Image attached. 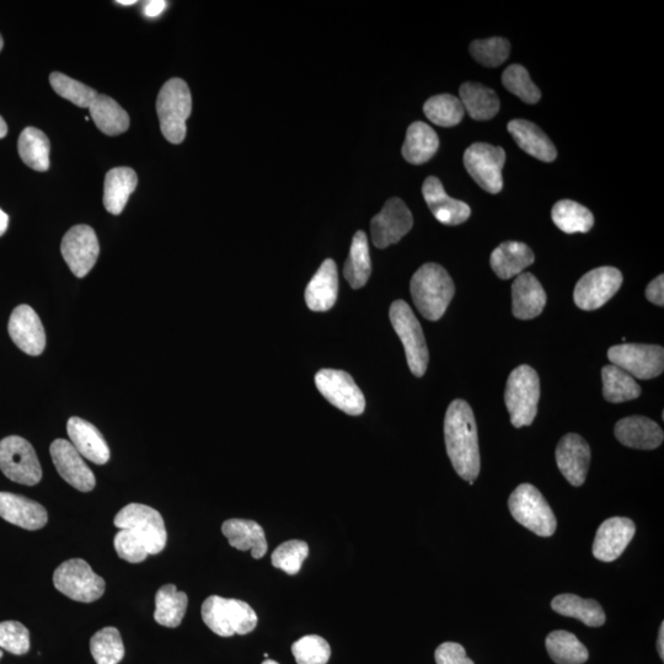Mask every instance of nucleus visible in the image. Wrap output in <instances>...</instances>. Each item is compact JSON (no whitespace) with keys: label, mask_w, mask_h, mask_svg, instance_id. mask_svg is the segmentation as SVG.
I'll return each mask as SVG.
<instances>
[{"label":"nucleus","mask_w":664,"mask_h":664,"mask_svg":"<svg viewBox=\"0 0 664 664\" xmlns=\"http://www.w3.org/2000/svg\"><path fill=\"white\" fill-rule=\"evenodd\" d=\"M444 439L449 459L460 478L475 481L480 474L478 426L470 405L454 400L444 420Z\"/></svg>","instance_id":"f257e3e1"},{"label":"nucleus","mask_w":664,"mask_h":664,"mask_svg":"<svg viewBox=\"0 0 664 664\" xmlns=\"http://www.w3.org/2000/svg\"><path fill=\"white\" fill-rule=\"evenodd\" d=\"M410 289L416 308L423 318L431 321L443 317L455 294L452 277L437 264L420 267L412 277Z\"/></svg>","instance_id":"f03ea898"},{"label":"nucleus","mask_w":664,"mask_h":664,"mask_svg":"<svg viewBox=\"0 0 664 664\" xmlns=\"http://www.w3.org/2000/svg\"><path fill=\"white\" fill-rule=\"evenodd\" d=\"M192 111V98L189 85L180 78L168 80L160 89L157 99V112L160 130L170 143L185 141L186 121Z\"/></svg>","instance_id":"7ed1b4c3"},{"label":"nucleus","mask_w":664,"mask_h":664,"mask_svg":"<svg viewBox=\"0 0 664 664\" xmlns=\"http://www.w3.org/2000/svg\"><path fill=\"white\" fill-rule=\"evenodd\" d=\"M202 619L214 634L222 637L246 635L257 626V615L248 603L211 596L202 604Z\"/></svg>","instance_id":"20e7f679"},{"label":"nucleus","mask_w":664,"mask_h":664,"mask_svg":"<svg viewBox=\"0 0 664 664\" xmlns=\"http://www.w3.org/2000/svg\"><path fill=\"white\" fill-rule=\"evenodd\" d=\"M540 380L532 367L519 366L508 377L505 401L516 428L532 425L538 414Z\"/></svg>","instance_id":"39448f33"},{"label":"nucleus","mask_w":664,"mask_h":664,"mask_svg":"<svg viewBox=\"0 0 664 664\" xmlns=\"http://www.w3.org/2000/svg\"><path fill=\"white\" fill-rule=\"evenodd\" d=\"M514 519L539 537L554 535L558 522L542 492L530 484H522L512 492L508 501Z\"/></svg>","instance_id":"423d86ee"},{"label":"nucleus","mask_w":664,"mask_h":664,"mask_svg":"<svg viewBox=\"0 0 664 664\" xmlns=\"http://www.w3.org/2000/svg\"><path fill=\"white\" fill-rule=\"evenodd\" d=\"M390 321L405 348L409 368L416 377H423L427 371L428 348L420 321L415 317L410 305L404 301H395L390 307Z\"/></svg>","instance_id":"0eeeda50"},{"label":"nucleus","mask_w":664,"mask_h":664,"mask_svg":"<svg viewBox=\"0 0 664 664\" xmlns=\"http://www.w3.org/2000/svg\"><path fill=\"white\" fill-rule=\"evenodd\" d=\"M53 585L76 602L93 603L105 593L104 578L96 575L82 559H71L58 566L53 574Z\"/></svg>","instance_id":"6e6552de"},{"label":"nucleus","mask_w":664,"mask_h":664,"mask_svg":"<svg viewBox=\"0 0 664 664\" xmlns=\"http://www.w3.org/2000/svg\"><path fill=\"white\" fill-rule=\"evenodd\" d=\"M114 523L117 528L136 534L146 545L149 555H157L165 549L168 533L162 514L154 508L131 503L116 514Z\"/></svg>","instance_id":"1a4fd4ad"},{"label":"nucleus","mask_w":664,"mask_h":664,"mask_svg":"<svg viewBox=\"0 0 664 664\" xmlns=\"http://www.w3.org/2000/svg\"><path fill=\"white\" fill-rule=\"evenodd\" d=\"M0 469L8 479L26 486H34L42 479V468L34 447L19 436L0 442Z\"/></svg>","instance_id":"9d476101"},{"label":"nucleus","mask_w":664,"mask_h":664,"mask_svg":"<svg viewBox=\"0 0 664 664\" xmlns=\"http://www.w3.org/2000/svg\"><path fill=\"white\" fill-rule=\"evenodd\" d=\"M506 153L501 147L489 143H474L464 154V165L481 189L498 194L503 189L502 170Z\"/></svg>","instance_id":"9b49d317"},{"label":"nucleus","mask_w":664,"mask_h":664,"mask_svg":"<svg viewBox=\"0 0 664 664\" xmlns=\"http://www.w3.org/2000/svg\"><path fill=\"white\" fill-rule=\"evenodd\" d=\"M610 362L633 378L649 380L661 376L664 368L662 346L623 344L609 348Z\"/></svg>","instance_id":"f8f14e48"},{"label":"nucleus","mask_w":664,"mask_h":664,"mask_svg":"<svg viewBox=\"0 0 664 664\" xmlns=\"http://www.w3.org/2000/svg\"><path fill=\"white\" fill-rule=\"evenodd\" d=\"M315 384L321 395L335 408L347 415H362L366 399L350 374L337 369H321L315 376Z\"/></svg>","instance_id":"ddd939ff"},{"label":"nucleus","mask_w":664,"mask_h":664,"mask_svg":"<svg viewBox=\"0 0 664 664\" xmlns=\"http://www.w3.org/2000/svg\"><path fill=\"white\" fill-rule=\"evenodd\" d=\"M623 285V275L615 267H598L577 282L574 299L578 308L592 312L612 299Z\"/></svg>","instance_id":"4468645a"},{"label":"nucleus","mask_w":664,"mask_h":664,"mask_svg":"<svg viewBox=\"0 0 664 664\" xmlns=\"http://www.w3.org/2000/svg\"><path fill=\"white\" fill-rule=\"evenodd\" d=\"M61 251L74 276H87L98 261L100 253L99 240L94 229L85 224L69 229L63 237Z\"/></svg>","instance_id":"2eb2a0df"},{"label":"nucleus","mask_w":664,"mask_h":664,"mask_svg":"<svg viewBox=\"0 0 664 664\" xmlns=\"http://www.w3.org/2000/svg\"><path fill=\"white\" fill-rule=\"evenodd\" d=\"M414 227V217L400 198H390L383 210L372 219L373 244L378 249L399 243Z\"/></svg>","instance_id":"dca6fc26"},{"label":"nucleus","mask_w":664,"mask_h":664,"mask_svg":"<svg viewBox=\"0 0 664 664\" xmlns=\"http://www.w3.org/2000/svg\"><path fill=\"white\" fill-rule=\"evenodd\" d=\"M50 453L52 462L64 481L82 492H89L96 485L95 476L82 455L79 454L71 442L66 439H56L51 444Z\"/></svg>","instance_id":"f3484780"},{"label":"nucleus","mask_w":664,"mask_h":664,"mask_svg":"<svg viewBox=\"0 0 664 664\" xmlns=\"http://www.w3.org/2000/svg\"><path fill=\"white\" fill-rule=\"evenodd\" d=\"M8 331L21 351L40 356L45 351L46 334L39 315L29 305H19L10 315Z\"/></svg>","instance_id":"a211bd4d"},{"label":"nucleus","mask_w":664,"mask_h":664,"mask_svg":"<svg viewBox=\"0 0 664 664\" xmlns=\"http://www.w3.org/2000/svg\"><path fill=\"white\" fill-rule=\"evenodd\" d=\"M636 533V526L629 518H609L598 528L593 543V555L599 561L613 562L623 555Z\"/></svg>","instance_id":"6ab92c4d"},{"label":"nucleus","mask_w":664,"mask_h":664,"mask_svg":"<svg viewBox=\"0 0 664 664\" xmlns=\"http://www.w3.org/2000/svg\"><path fill=\"white\" fill-rule=\"evenodd\" d=\"M591 457L588 443L576 433L562 437L556 448V463L572 486L585 484Z\"/></svg>","instance_id":"aec40b11"},{"label":"nucleus","mask_w":664,"mask_h":664,"mask_svg":"<svg viewBox=\"0 0 664 664\" xmlns=\"http://www.w3.org/2000/svg\"><path fill=\"white\" fill-rule=\"evenodd\" d=\"M422 194L425 197L428 208L439 223L446 226H459L467 222L471 210L467 203L447 195L441 180L430 176L422 186Z\"/></svg>","instance_id":"412c9836"},{"label":"nucleus","mask_w":664,"mask_h":664,"mask_svg":"<svg viewBox=\"0 0 664 664\" xmlns=\"http://www.w3.org/2000/svg\"><path fill=\"white\" fill-rule=\"evenodd\" d=\"M0 517L26 530L44 528L48 521L47 511L40 503L9 492H0Z\"/></svg>","instance_id":"4be33fe9"},{"label":"nucleus","mask_w":664,"mask_h":664,"mask_svg":"<svg viewBox=\"0 0 664 664\" xmlns=\"http://www.w3.org/2000/svg\"><path fill=\"white\" fill-rule=\"evenodd\" d=\"M615 437L626 447L652 451L661 446L664 433L655 421L647 417L631 416L617 423Z\"/></svg>","instance_id":"5701e85b"},{"label":"nucleus","mask_w":664,"mask_h":664,"mask_svg":"<svg viewBox=\"0 0 664 664\" xmlns=\"http://www.w3.org/2000/svg\"><path fill=\"white\" fill-rule=\"evenodd\" d=\"M339 294V273L334 260L321 264L305 289V302L313 312H328L334 307Z\"/></svg>","instance_id":"b1692460"},{"label":"nucleus","mask_w":664,"mask_h":664,"mask_svg":"<svg viewBox=\"0 0 664 664\" xmlns=\"http://www.w3.org/2000/svg\"><path fill=\"white\" fill-rule=\"evenodd\" d=\"M67 432L73 447L83 458L98 465L109 462L110 448L98 428L90 422L72 417L67 423Z\"/></svg>","instance_id":"393cba45"},{"label":"nucleus","mask_w":664,"mask_h":664,"mask_svg":"<svg viewBox=\"0 0 664 664\" xmlns=\"http://www.w3.org/2000/svg\"><path fill=\"white\" fill-rule=\"evenodd\" d=\"M512 304L513 315L517 319L530 320L543 313L546 293L532 273H521L513 282Z\"/></svg>","instance_id":"a878e982"},{"label":"nucleus","mask_w":664,"mask_h":664,"mask_svg":"<svg viewBox=\"0 0 664 664\" xmlns=\"http://www.w3.org/2000/svg\"><path fill=\"white\" fill-rule=\"evenodd\" d=\"M222 533L230 546L240 551L250 550L256 560L264 558L269 549L264 528L254 521L228 519L223 523Z\"/></svg>","instance_id":"bb28decb"},{"label":"nucleus","mask_w":664,"mask_h":664,"mask_svg":"<svg viewBox=\"0 0 664 664\" xmlns=\"http://www.w3.org/2000/svg\"><path fill=\"white\" fill-rule=\"evenodd\" d=\"M508 132L524 152L545 163L554 162L558 151L549 137L535 125L527 120H513L508 123Z\"/></svg>","instance_id":"cd10ccee"},{"label":"nucleus","mask_w":664,"mask_h":664,"mask_svg":"<svg viewBox=\"0 0 664 664\" xmlns=\"http://www.w3.org/2000/svg\"><path fill=\"white\" fill-rule=\"evenodd\" d=\"M534 254L528 245L518 242H506L492 251L490 264L492 270L502 280H510L514 276H519L532 266Z\"/></svg>","instance_id":"c85d7f7f"},{"label":"nucleus","mask_w":664,"mask_h":664,"mask_svg":"<svg viewBox=\"0 0 664 664\" xmlns=\"http://www.w3.org/2000/svg\"><path fill=\"white\" fill-rule=\"evenodd\" d=\"M138 184L136 171L131 168H115L106 174L104 206L106 211L119 216L125 210L128 198Z\"/></svg>","instance_id":"c756f323"},{"label":"nucleus","mask_w":664,"mask_h":664,"mask_svg":"<svg viewBox=\"0 0 664 664\" xmlns=\"http://www.w3.org/2000/svg\"><path fill=\"white\" fill-rule=\"evenodd\" d=\"M89 112L96 127L107 136H120L130 128V116L110 96L98 94Z\"/></svg>","instance_id":"7c9ffc66"},{"label":"nucleus","mask_w":664,"mask_h":664,"mask_svg":"<svg viewBox=\"0 0 664 664\" xmlns=\"http://www.w3.org/2000/svg\"><path fill=\"white\" fill-rule=\"evenodd\" d=\"M439 139L431 126L423 122H414L408 128L403 146V157L409 163L420 165L427 163L438 151Z\"/></svg>","instance_id":"2f4dec72"},{"label":"nucleus","mask_w":664,"mask_h":664,"mask_svg":"<svg viewBox=\"0 0 664 664\" xmlns=\"http://www.w3.org/2000/svg\"><path fill=\"white\" fill-rule=\"evenodd\" d=\"M465 112L471 119L487 121L500 111V99L494 90L478 83H464L459 90Z\"/></svg>","instance_id":"473e14b6"},{"label":"nucleus","mask_w":664,"mask_h":664,"mask_svg":"<svg viewBox=\"0 0 664 664\" xmlns=\"http://www.w3.org/2000/svg\"><path fill=\"white\" fill-rule=\"evenodd\" d=\"M551 608L564 617L582 621L589 628H599L607 619L601 604L594 599H582L576 594H560L551 602Z\"/></svg>","instance_id":"72a5a7b5"},{"label":"nucleus","mask_w":664,"mask_h":664,"mask_svg":"<svg viewBox=\"0 0 664 664\" xmlns=\"http://www.w3.org/2000/svg\"><path fill=\"white\" fill-rule=\"evenodd\" d=\"M189 604L185 592H179L174 585H165L155 596L154 619L165 628H178L184 619Z\"/></svg>","instance_id":"f704fd0d"},{"label":"nucleus","mask_w":664,"mask_h":664,"mask_svg":"<svg viewBox=\"0 0 664 664\" xmlns=\"http://www.w3.org/2000/svg\"><path fill=\"white\" fill-rule=\"evenodd\" d=\"M18 149L21 160L36 171L50 169V139L39 128L26 127L19 137Z\"/></svg>","instance_id":"c9c22d12"},{"label":"nucleus","mask_w":664,"mask_h":664,"mask_svg":"<svg viewBox=\"0 0 664 664\" xmlns=\"http://www.w3.org/2000/svg\"><path fill=\"white\" fill-rule=\"evenodd\" d=\"M372 273L371 254L367 234L357 232L352 239L350 256L345 264L344 276L353 289H360L367 285Z\"/></svg>","instance_id":"e433bc0d"},{"label":"nucleus","mask_w":664,"mask_h":664,"mask_svg":"<svg viewBox=\"0 0 664 664\" xmlns=\"http://www.w3.org/2000/svg\"><path fill=\"white\" fill-rule=\"evenodd\" d=\"M546 650L558 664H583L588 661L587 647L569 631H553L546 637Z\"/></svg>","instance_id":"4c0bfd02"},{"label":"nucleus","mask_w":664,"mask_h":664,"mask_svg":"<svg viewBox=\"0 0 664 664\" xmlns=\"http://www.w3.org/2000/svg\"><path fill=\"white\" fill-rule=\"evenodd\" d=\"M603 396L609 403L620 404L635 400L641 395L640 385L623 369L610 364L602 371Z\"/></svg>","instance_id":"58836bf2"},{"label":"nucleus","mask_w":664,"mask_h":664,"mask_svg":"<svg viewBox=\"0 0 664 664\" xmlns=\"http://www.w3.org/2000/svg\"><path fill=\"white\" fill-rule=\"evenodd\" d=\"M551 218L555 226L566 234L587 233L594 224L592 212L571 200L556 203L551 211Z\"/></svg>","instance_id":"ea45409f"},{"label":"nucleus","mask_w":664,"mask_h":664,"mask_svg":"<svg viewBox=\"0 0 664 664\" xmlns=\"http://www.w3.org/2000/svg\"><path fill=\"white\" fill-rule=\"evenodd\" d=\"M423 112L428 120L441 127H453L462 122L465 110L457 96L441 94L426 101Z\"/></svg>","instance_id":"a19ab883"},{"label":"nucleus","mask_w":664,"mask_h":664,"mask_svg":"<svg viewBox=\"0 0 664 664\" xmlns=\"http://www.w3.org/2000/svg\"><path fill=\"white\" fill-rule=\"evenodd\" d=\"M90 652L96 664H119L125 657L120 631L116 628H104L90 640Z\"/></svg>","instance_id":"79ce46f5"},{"label":"nucleus","mask_w":664,"mask_h":664,"mask_svg":"<svg viewBox=\"0 0 664 664\" xmlns=\"http://www.w3.org/2000/svg\"><path fill=\"white\" fill-rule=\"evenodd\" d=\"M502 83L508 91L518 96L524 103L537 104L542 98V93L530 79L527 69L521 64H512L508 67L503 73Z\"/></svg>","instance_id":"37998d69"},{"label":"nucleus","mask_w":664,"mask_h":664,"mask_svg":"<svg viewBox=\"0 0 664 664\" xmlns=\"http://www.w3.org/2000/svg\"><path fill=\"white\" fill-rule=\"evenodd\" d=\"M50 83L58 95L71 101L74 105L84 107V109L85 107L89 109L96 96H98L93 88L67 77L66 74L53 72L50 76Z\"/></svg>","instance_id":"c03bdc74"},{"label":"nucleus","mask_w":664,"mask_h":664,"mask_svg":"<svg viewBox=\"0 0 664 664\" xmlns=\"http://www.w3.org/2000/svg\"><path fill=\"white\" fill-rule=\"evenodd\" d=\"M309 555V546L302 540H288L273 551L272 565L288 575H297Z\"/></svg>","instance_id":"a18cd8bd"},{"label":"nucleus","mask_w":664,"mask_h":664,"mask_svg":"<svg viewBox=\"0 0 664 664\" xmlns=\"http://www.w3.org/2000/svg\"><path fill=\"white\" fill-rule=\"evenodd\" d=\"M510 52V42L502 37L476 40L470 45V53L474 60L490 68L501 66L510 56Z\"/></svg>","instance_id":"49530a36"},{"label":"nucleus","mask_w":664,"mask_h":664,"mask_svg":"<svg viewBox=\"0 0 664 664\" xmlns=\"http://www.w3.org/2000/svg\"><path fill=\"white\" fill-rule=\"evenodd\" d=\"M292 653L297 664H328L331 647L323 637L308 635L294 642Z\"/></svg>","instance_id":"de8ad7c7"},{"label":"nucleus","mask_w":664,"mask_h":664,"mask_svg":"<svg viewBox=\"0 0 664 664\" xmlns=\"http://www.w3.org/2000/svg\"><path fill=\"white\" fill-rule=\"evenodd\" d=\"M0 649L21 656L30 650L29 630L19 621H3L0 623Z\"/></svg>","instance_id":"09e8293b"},{"label":"nucleus","mask_w":664,"mask_h":664,"mask_svg":"<svg viewBox=\"0 0 664 664\" xmlns=\"http://www.w3.org/2000/svg\"><path fill=\"white\" fill-rule=\"evenodd\" d=\"M114 544L120 558L131 562V564H139V562L146 560L149 555L146 545L130 530L121 529L116 534Z\"/></svg>","instance_id":"8fccbe9b"},{"label":"nucleus","mask_w":664,"mask_h":664,"mask_svg":"<svg viewBox=\"0 0 664 664\" xmlns=\"http://www.w3.org/2000/svg\"><path fill=\"white\" fill-rule=\"evenodd\" d=\"M437 664H475L467 656L462 645L457 642H444L435 653Z\"/></svg>","instance_id":"3c124183"},{"label":"nucleus","mask_w":664,"mask_h":664,"mask_svg":"<svg viewBox=\"0 0 664 664\" xmlns=\"http://www.w3.org/2000/svg\"><path fill=\"white\" fill-rule=\"evenodd\" d=\"M646 298L653 304L664 305V277L658 276L646 288Z\"/></svg>","instance_id":"603ef678"},{"label":"nucleus","mask_w":664,"mask_h":664,"mask_svg":"<svg viewBox=\"0 0 664 664\" xmlns=\"http://www.w3.org/2000/svg\"><path fill=\"white\" fill-rule=\"evenodd\" d=\"M166 5H168V2H164V0H151L144 7V15L148 16V18H157V16L164 12Z\"/></svg>","instance_id":"864d4df0"},{"label":"nucleus","mask_w":664,"mask_h":664,"mask_svg":"<svg viewBox=\"0 0 664 664\" xmlns=\"http://www.w3.org/2000/svg\"><path fill=\"white\" fill-rule=\"evenodd\" d=\"M664 623L661 624L660 628V634H658V640H657V651L658 655H660L661 660L664 661Z\"/></svg>","instance_id":"5fc2aeb1"},{"label":"nucleus","mask_w":664,"mask_h":664,"mask_svg":"<svg viewBox=\"0 0 664 664\" xmlns=\"http://www.w3.org/2000/svg\"><path fill=\"white\" fill-rule=\"evenodd\" d=\"M9 224L8 214L5 213L2 208H0V237H3L5 232H7Z\"/></svg>","instance_id":"6e6d98bb"},{"label":"nucleus","mask_w":664,"mask_h":664,"mask_svg":"<svg viewBox=\"0 0 664 664\" xmlns=\"http://www.w3.org/2000/svg\"><path fill=\"white\" fill-rule=\"evenodd\" d=\"M8 135V126L2 116H0V139Z\"/></svg>","instance_id":"4d7b16f0"},{"label":"nucleus","mask_w":664,"mask_h":664,"mask_svg":"<svg viewBox=\"0 0 664 664\" xmlns=\"http://www.w3.org/2000/svg\"><path fill=\"white\" fill-rule=\"evenodd\" d=\"M117 4L125 5V7H130V5H135L136 0H117Z\"/></svg>","instance_id":"13d9d810"},{"label":"nucleus","mask_w":664,"mask_h":664,"mask_svg":"<svg viewBox=\"0 0 664 664\" xmlns=\"http://www.w3.org/2000/svg\"><path fill=\"white\" fill-rule=\"evenodd\" d=\"M262 664H280V663H278V662H276V661H272V660H266V661H265L264 663H262Z\"/></svg>","instance_id":"bf43d9fd"},{"label":"nucleus","mask_w":664,"mask_h":664,"mask_svg":"<svg viewBox=\"0 0 664 664\" xmlns=\"http://www.w3.org/2000/svg\"><path fill=\"white\" fill-rule=\"evenodd\" d=\"M4 42H3V37L0 35V51L3 50Z\"/></svg>","instance_id":"052dcab7"},{"label":"nucleus","mask_w":664,"mask_h":664,"mask_svg":"<svg viewBox=\"0 0 664 664\" xmlns=\"http://www.w3.org/2000/svg\"><path fill=\"white\" fill-rule=\"evenodd\" d=\"M2 657H3V651L0 650V660H2Z\"/></svg>","instance_id":"680f3d73"}]
</instances>
